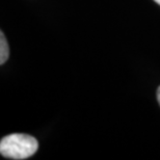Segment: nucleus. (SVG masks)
<instances>
[{
    "mask_svg": "<svg viewBox=\"0 0 160 160\" xmlns=\"http://www.w3.org/2000/svg\"><path fill=\"white\" fill-rule=\"evenodd\" d=\"M38 149V140L28 134H9L3 137L0 142V153L3 157L8 159H27L36 154Z\"/></svg>",
    "mask_w": 160,
    "mask_h": 160,
    "instance_id": "obj_1",
    "label": "nucleus"
},
{
    "mask_svg": "<svg viewBox=\"0 0 160 160\" xmlns=\"http://www.w3.org/2000/svg\"><path fill=\"white\" fill-rule=\"evenodd\" d=\"M0 63L3 65L6 60L8 58V55H9V47H8V41H6L5 37H4V33L1 31L0 33Z\"/></svg>",
    "mask_w": 160,
    "mask_h": 160,
    "instance_id": "obj_2",
    "label": "nucleus"
},
{
    "mask_svg": "<svg viewBox=\"0 0 160 160\" xmlns=\"http://www.w3.org/2000/svg\"><path fill=\"white\" fill-rule=\"evenodd\" d=\"M157 100H158L159 104H160V86H159L158 89H157Z\"/></svg>",
    "mask_w": 160,
    "mask_h": 160,
    "instance_id": "obj_3",
    "label": "nucleus"
},
{
    "mask_svg": "<svg viewBox=\"0 0 160 160\" xmlns=\"http://www.w3.org/2000/svg\"><path fill=\"white\" fill-rule=\"evenodd\" d=\"M154 1H155L156 3H158V4L160 5V0H154Z\"/></svg>",
    "mask_w": 160,
    "mask_h": 160,
    "instance_id": "obj_4",
    "label": "nucleus"
}]
</instances>
